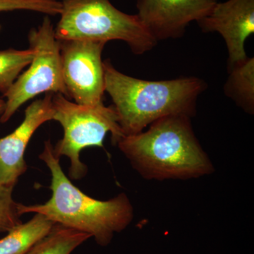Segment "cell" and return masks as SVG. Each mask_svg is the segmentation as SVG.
Wrapping results in <instances>:
<instances>
[{
  "mask_svg": "<svg viewBox=\"0 0 254 254\" xmlns=\"http://www.w3.org/2000/svg\"><path fill=\"white\" fill-rule=\"evenodd\" d=\"M14 188L0 185V233L8 232L21 224L18 205L13 198Z\"/></svg>",
  "mask_w": 254,
  "mask_h": 254,
  "instance_id": "16",
  "label": "cell"
},
{
  "mask_svg": "<svg viewBox=\"0 0 254 254\" xmlns=\"http://www.w3.org/2000/svg\"><path fill=\"white\" fill-rule=\"evenodd\" d=\"M68 98L82 105L103 104L105 92L102 53L106 43L89 40H58Z\"/></svg>",
  "mask_w": 254,
  "mask_h": 254,
  "instance_id": "7",
  "label": "cell"
},
{
  "mask_svg": "<svg viewBox=\"0 0 254 254\" xmlns=\"http://www.w3.org/2000/svg\"><path fill=\"white\" fill-rule=\"evenodd\" d=\"M34 51L28 50H0V93H6L23 68L28 66L34 56Z\"/></svg>",
  "mask_w": 254,
  "mask_h": 254,
  "instance_id": "14",
  "label": "cell"
},
{
  "mask_svg": "<svg viewBox=\"0 0 254 254\" xmlns=\"http://www.w3.org/2000/svg\"><path fill=\"white\" fill-rule=\"evenodd\" d=\"M53 147L46 141L39 155L51 173V197L43 204L19 203L20 215L41 213L58 225L88 234L98 245H109L114 234L123 231L133 220L131 201L125 193L108 200L95 199L83 193L64 173Z\"/></svg>",
  "mask_w": 254,
  "mask_h": 254,
  "instance_id": "2",
  "label": "cell"
},
{
  "mask_svg": "<svg viewBox=\"0 0 254 254\" xmlns=\"http://www.w3.org/2000/svg\"><path fill=\"white\" fill-rule=\"evenodd\" d=\"M105 92L110 95L124 136L143 131L148 125L169 115L193 118L198 96L207 88L195 76L164 81L140 79L116 69L110 60L103 61Z\"/></svg>",
  "mask_w": 254,
  "mask_h": 254,
  "instance_id": "3",
  "label": "cell"
},
{
  "mask_svg": "<svg viewBox=\"0 0 254 254\" xmlns=\"http://www.w3.org/2000/svg\"><path fill=\"white\" fill-rule=\"evenodd\" d=\"M224 93L246 113H254V59L247 58L228 70Z\"/></svg>",
  "mask_w": 254,
  "mask_h": 254,
  "instance_id": "12",
  "label": "cell"
},
{
  "mask_svg": "<svg viewBox=\"0 0 254 254\" xmlns=\"http://www.w3.org/2000/svg\"><path fill=\"white\" fill-rule=\"evenodd\" d=\"M203 33L218 32L228 52L227 70L248 57L245 42L254 33V0H227L217 2L210 13L197 21Z\"/></svg>",
  "mask_w": 254,
  "mask_h": 254,
  "instance_id": "10",
  "label": "cell"
},
{
  "mask_svg": "<svg viewBox=\"0 0 254 254\" xmlns=\"http://www.w3.org/2000/svg\"><path fill=\"white\" fill-rule=\"evenodd\" d=\"M53 120L63 127L64 136L53 147L55 157H67L70 160L69 176L78 180L87 173V166L80 160L83 149L103 147L108 132L117 145L124 136L113 105L88 106L71 102L61 93H53Z\"/></svg>",
  "mask_w": 254,
  "mask_h": 254,
  "instance_id": "5",
  "label": "cell"
},
{
  "mask_svg": "<svg viewBox=\"0 0 254 254\" xmlns=\"http://www.w3.org/2000/svg\"><path fill=\"white\" fill-rule=\"evenodd\" d=\"M5 107H6V102L4 99L0 98V118L4 113Z\"/></svg>",
  "mask_w": 254,
  "mask_h": 254,
  "instance_id": "17",
  "label": "cell"
},
{
  "mask_svg": "<svg viewBox=\"0 0 254 254\" xmlns=\"http://www.w3.org/2000/svg\"><path fill=\"white\" fill-rule=\"evenodd\" d=\"M28 40L34 56L28 69L3 95L6 107L0 118L1 123L9 121L24 103L41 93H61L68 98L63 81L59 42L49 16L43 18L38 28H32Z\"/></svg>",
  "mask_w": 254,
  "mask_h": 254,
  "instance_id": "6",
  "label": "cell"
},
{
  "mask_svg": "<svg viewBox=\"0 0 254 254\" xmlns=\"http://www.w3.org/2000/svg\"><path fill=\"white\" fill-rule=\"evenodd\" d=\"M62 11L55 28L57 40H89L126 43L133 54L153 49L158 42L136 14L124 13L110 0H60Z\"/></svg>",
  "mask_w": 254,
  "mask_h": 254,
  "instance_id": "4",
  "label": "cell"
},
{
  "mask_svg": "<svg viewBox=\"0 0 254 254\" xmlns=\"http://www.w3.org/2000/svg\"><path fill=\"white\" fill-rule=\"evenodd\" d=\"M91 237L88 234L56 224L26 254H71Z\"/></svg>",
  "mask_w": 254,
  "mask_h": 254,
  "instance_id": "13",
  "label": "cell"
},
{
  "mask_svg": "<svg viewBox=\"0 0 254 254\" xmlns=\"http://www.w3.org/2000/svg\"><path fill=\"white\" fill-rule=\"evenodd\" d=\"M53 93L33 101L25 110L22 123L12 133L0 138V185L14 188L27 170L24 155L30 140L38 128L53 120Z\"/></svg>",
  "mask_w": 254,
  "mask_h": 254,
  "instance_id": "9",
  "label": "cell"
},
{
  "mask_svg": "<svg viewBox=\"0 0 254 254\" xmlns=\"http://www.w3.org/2000/svg\"><path fill=\"white\" fill-rule=\"evenodd\" d=\"M54 222L41 213H35L28 222L16 225L0 240V254H26L48 235Z\"/></svg>",
  "mask_w": 254,
  "mask_h": 254,
  "instance_id": "11",
  "label": "cell"
},
{
  "mask_svg": "<svg viewBox=\"0 0 254 254\" xmlns=\"http://www.w3.org/2000/svg\"><path fill=\"white\" fill-rule=\"evenodd\" d=\"M217 0H137V16L158 42L182 38L188 25L208 15Z\"/></svg>",
  "mask_w": 254,
  "mask_h": 254,
  "instance_id": "8",
  "label": "cell"
},
{
  "mask_svg": "<svg viewBox=\"0 0 254 254\" xmlns=\"http://www.w3.org/2000/svg\"><path fill=\"white\" fill-rule=\"evenodd\" d=\"M26 10L57 16L62 11L60 0H0V12Z\"/></svg>",
  "mask_w": 254,
  "mask_h": 254,
  "instance_id": "15",
  "label": "cell"
},
{
  "mask_svg": "<svg viewBox=\"0 0 254 254\" xmlns=\"http://www.w3.org/2000/svg\"><path fill=\"white\" fill-rule=\"evenodd\" d=\"M117 145L146 180H186L210 175L214 170L187 115L159 119L146 131L124 136Z\"/></svg>",
  "mask_w": 254,
  "mask_h": 254,
  "instance_id": "1",
  "label": "cell"
}]
</instances>
